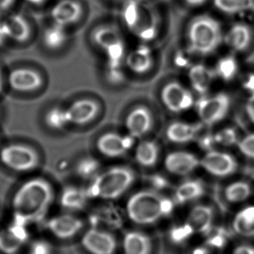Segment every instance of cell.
<instances>
[{"label": "cell", "mask_w": 254, "mask_h": 254, "mask_svg": "<svg viewBox=\"0 0 254 254\" xmlns=\"http://www.w3.org/2000/svg\"><path fill=\"white\" fill-rule=\"evenodd\" d=\"M0 220H1V216H0Z\"/></svg>", "instance_id": "cell-55"}, {"label": "cell", "mask_w": 254, "mask_h": 254, "mask_svg": "<svg viewBox=\"0 0 254 254\" xmlns=\"http://www.w3.org/2000/svg\"><path fill=\"white\" fill-rule=\"evenodd\" d=\"M7 39L18 44L27 42L32 35V29L27 19L20 14H12L1 22Z\"/></svg>", "instance_id": "cell-19"}, {"label": "cell", "mask_w": 254, "mask_h": 254, "mask_svg": "<svg viewBox=\"0 0 254 254\" xmlns=\"http://www.w3.org/2000/svg\"><path fill=\"white\" fill-rule=\"evenodd\" d=\"M122 17L126 27L144 42L152 41L158 34L157 20L142 9L137 0H126Z\"/></svg>", "instance_id": "cell-5"}, {"label": "cell", "mask_w": 254, "mask_h": 254, "mask_svg": "<svg viewBox=\"0 0 254 254\" xmlns=\"http://www.w3.org/2000/svg\"><path fill=\"white\" fill-rule=\"evenodd\" d=\"M188 78L192 90L202 96L209 91L215 75L213 69L202 64H196L189 68Z\"/></svg>", "instance_id": "cell-24"}, {"label": "cell", "mask_w": 254, "mask_h": 254, "mask_svg": "<svg viewBox=\"0 0 254 254\" xmlns=\"http://www.w3.org/2000/svg\"><path fill=\"white\" fill-rule=\"evenodd\" d=\"M194 232L191 224L188 222L181 225H175L169 231V239L172 243L181 245L187 242Z\"/></svg>", "instance_id": "cell-38"}, {"label": "cell", "mask_w": 254, "mask_h": 254, "mask_svg": "<svg viewBox=\"0 0 254 254\" xmlns=\"http://www.w3.org/2000/svg\"><path fill=\"white\" fill-rule=\"evenodd\" d=\"M154 124V116L151 110L145 105H137L132 108L125 120L127 134L135 139L148 135L152 130Z\"/></svg>", "instance_id": "cell-10"}, {"label": "cell", "mask_w": 254, "mask_h": 254, "mask_svg": "<svg viewBox=\"0 0 254 254\" xmlns=\"http://www.w3.org/2000/svg\"><path fill=\"white\" fill-rule=\"evenodd\" d=\"M252 193V187L245 181H238L229 184L224 194L227 202L233 203H241L249 198Z\"/></svg>", "instance_id": "cell-33"}, {"label": "cell", "mask_w": 254, "mask_h": 254, "mask_svg": "<svg viewBox=\"0 0 254 254\" xmlns=\"http://www.w3.org/2000/svg\"><path fill=\"white\" fill-rule=\"evenodd\" d=\"M46 124L54 130H62L69 126L66 108L55 106L50 108L44 117Z\"/></svg>", "instance_id": "cell-36"}, {"label": "cell", "mask_w": 254, "mask_h": 254, "mask_svg": "<svg viewBox=\"0 0 254 254\" xmlns=\"http://www.w3.org/2000/svg\"><path fill=\"white\" fill-rule=\"evenodd\" d=\"M161 101L166 109L173 114H181L194 106V95L181 83L169 81L161 90Z\"/></svg>", "instance_id": "cell-8"}, {"label": "cell", "mask_w": 254, "mask_h": 254, "mask_svg": "<svg viewBox=\"0 0 254 254\" xmlns=\"http://www.w3.org/2000/svg\"><path fill=\"white\" fill-rule=\"evenodd\" d=\"M68 41L66 28L53 23L44 32L43 42L49 50H58L64 47Z\"/></svg>", "instance_id": "cell-31"}, {"label": "cell", "mask_w": 254, "mask_h": 254, "mask_svg": "<svg viewBox=\"0 0 254 254\" xmlns=\"http://www.w3.org/2000/svg\"><path fill=\"white\" fill-rule=\"evenodd\" d=\"M147 183L151 186V190L158 191L166 190L170 187L169 180L160 174H153L145 177Z\"/></svg>", "instance_id": "cell-42"}, {"label": "cell", "mask_w": 254, "mask_h": 254, "mask_svg": "<svg viewBox=\"0 0 254 254\" xmlns=\"http://www.w3.org/2000/svg\"><path fill=\"white\" fill-rule=\"evenodd\" d=\"M233 231L245 238H254V205L239 211L233 223Z\"/></svg>", "instance_id": "cell-30"}, {"label": "cell", "mask_w": 254, "mask_h": 254, "mask_svg": "<svg viewBox=\"0 0 254 254\" xmlns=\"http://www.w3.org/2000/svg\"><path fill=\"white\" fill-rule=\"evenodd\" d=\"M54 199V190L44 178H32L22 184L12 198L14 221L27 226L42 219Z\"/></svg>", "instance_id": "cell-1"}, {"label": "cell", "mask_w": 254, "mask_h": 254, "mask_svg": "<svg viewBox=\"0 0 254 254\" xmlns=\"http://www.w3.org/2000/svg\"><path fill=\"white\" fill-rule=\"evenodd\" d=\"M100 111L99 104L91 99H81L66 108L69 125L81 126L89 124L97 117Z\"/></svg>", "instance_id": "cell-16"}, {"label": "cell", "mask_w": 254, "mask_h": 254, "mask_svg": "<svg viewBox=\"0 0 254 254\" xmlns=\"http://www.w3.org/2000/svg\"><path fill=\"white\" fill-rule=\"evenodd\" d=\"M252 11H253V12H254V8H253Z\"/></svg>", "instance_id": "cell-54"}, {"label": "cell", "mask_w": 254, "mask_h": 254, "mask_svg": "<svg viewBox=\"0 0 254 254\" xmlns=\"http://www.w3.org/2000/svg\"><path fill=\"white\" fill-rule=\"evenodd\" d=\"M100 163L94 157H86L81 159L75 166V172L83 180L93 181L99 174Z\"/></svg>", "instance_id": "cell-37"}, {"label": "cell", "mask_w": 254, "mask_h": 254, "mask_svg": "<svg viewBox=\"0 0 254 254\" xmlns=\"http://www.w3.org/2000/svg\"><path fill=\"white\" fill-rule=\"evenodd\" d=\"M49 232L61 240H68L80 233L84 222L81 218L70 214L56 215L47 221Z\"/></svg>", "instance_id": "cell-15"}, {"label": "cell", "mask_w": 254, "mask_h": 254, "mask_svg": "<svg viewBox=\"0 0 254 254\" xmlns=\"http://www.w3.org/2000/svg\"><path fill=\"white\" fill-rule=\"evenodd\" d=\"M29 254H53V247L48 241L37 239L31 244Z\"/></svg>", "instance_id": "cell-43"}, {"label": "cell", "mask_w": 254, "mask_h": 254, "mask_svg": "<svg viewBox=\"0 0 254 254\" xmlns=\"http://www.w3.org/2000/svg\"><path fill=\"white\" fill-rule=\"evenodd\" d=\"M0 161L14 172H30L40 164V157L36 151L24 144L13 143L5 145L0 151Z\"/></svg>", "instance_id": "cell-6"}, {"label": "cell", "mask_w": 254, "mask_h": 254, "mask_svg": "<svg viewBox=\"0 0 254 254\" xmlns=\"http://www.w3.org/2000/svg\"><path fill=\"white\" fill-rule=\"evenodd\" d=\"M125 63L133 73L143 75L152 69L154 59L151 49L146 45H141L126 54Z\"/></svg>", "instance_id": "cell-22"}, {"label": "cell", "mask_w": 254, "mask_h": 254, "mask_svg": "<svg viewBox=\"0 0 254 254\" xmlns=\"http://www.w3.org/2000/svg\"><path fill=\"white\" fill-rule=\"evenodd\" d=\"M90 223L93 228H99L102 224L111 228H120L123 225V219L115 208L106 207L93 213L90 216Z\"/></svg>", "instance_id": "cell-32"}, {"label": "cell", "mask_w": 254, "mask_h": 254, "mask_svg": "<svg viewBox=\"0 0 254 254\" xmlns=\"http://www.w3.org/2000/svg\"><path fill=\"white\" fill-rule=\"evenodd\" d=\"M218 11L227 14H238L252 11L254 0H213Z\"/></svg>", "instance_id": "cell-35"}, {"label": "cell", "mask_w": 254, "mask_h": 254, "mask_svg": "<svg viewBox=\"0 0 254 254\" xmlns=\"http://www.w3.org/2000/svg\"><path fill=\"white\" fill-rule=\"evenodd\" d=\"M81 245L90 254H114L117 249V240L112 233L93 227L84 233Z\"/></svg>", "instance_id": "cell-12"}, {"label": "cell", "mask_w": 254, "mask_h": 254, "mask_svg": "<svg viewBox=\"0 0 254 254\" xmlns=\"http://www.w3.org/2000/svg\"><path fill=\"white\" fill-rule=\"evenodd\" d=\"M203 125L187 122H173L166 128V136L169 142L175 144H187L197 140Z\"/></svg>", "instance_id": "cell-20"}, {"label": "cell", "mask_w": 254, "mask_h": 254, "mask_svg": "<svg viewBox=\"0 0 254 254\" xmlns=\"http://www.w3.org/2000/svg\"><path fill=\"white\" fill-rule=\"evenodd\" d=\"M16 0H0V14L6 12L12 8Z\"/></svg>", "instance_id": "cell-47"}, {"label": "cell", "mask_w": 254, "mask_h": 254, "mask_svg": "<svg viewBox=\"0 0 254 254\" xmlns=\"http://www.w3.org/2000/svg\"><path fill=\"white\" fill-rule=\"evenodd\" d=\"M90 197L87 189L76 186H68L62 190L60 204L64 209L70 211H80L87 206Z\"/></svg>", "instance_id": "cell-26"}, {"label": "cell", "mask_w": 254, "mask_h": 254, "mask_svg": "<svg viewBox=\"0 0 254 254\" xmlns=\"http://www.w3.org/2000/svg\"><path fill=\"white\" fill-rule=\"evenodd\" d=\"M230 96L224 93L204 95L194 103L200 123L206 127H212L223 121L230 111Z\"/></svg>", "instance_id": "cell-7"}, {"label": "cell", "mask_w": 254, "mask_h": 254, "mask_svg": "<svg viewBox=\"0 0 254 254\" xmlns=\"http://www.w3.org/2000/svg\"><path fill=\"white\" fill-rule=\"evenodd\" d=\"M233 254H254V246L248 244L239 245L233 251Z\"/></svg>", "instance_id": "cell-46"}, {"label": "cell", "mask_w": 254, "mask_h": 254, "mask_svg": "<svg viewBox=\"0 0 254 254\" xmlns=\"http://www.w3.org/2000/svg\"><path fill=\"white\" fill-rule=\"evenodd\" d=\"M192 254H209V251L207 248L199 247L193 251Z\"/></svg>", "instance_id": "cell-50"}, {"label": "cell", "mask_w": 254, "mask_h": 254, "mask_svg": "<svg viewBox=\"0 0 254 254\" xmlns=\"http://www.w3.org/2000/svg\"><path fill=\"white\" fill-rule=\"evenodd\" d=\"M8 41L5 33H4L3 29H2V25L0 23V46L3 45L5 41Z\"/></svg>", "instance_id": "cell-51"}, {"label": "cell", "mask_w": 254, "mask_h": 254, "mask_svg": "<svg viewBox=\"0 0 254 254\" xmlns=\"http://www.w3.org/2000/svg\"><path fill=\"white\" fill-rule=\"evenodd\" d=\"M245 110L248 120L254 125V94L250 95L247 99Z\"/></svg>", "instance_id": "cell-45"}, {"label": "cell", "mask_w": 254, "mask_h": 254, "mask_svg": "<svg viewBox=\"0 0 254 254\" xmlns=\"http://www.w3.org/2000/svg\"><path fill=\"white\" fill-rule=\"evenodd\" d=\"M160 156V146L156 141L145 139L138 144L135 159L139 166L151 168L155 166Z\"/></svg>", "instance_id": "cell-29"}, {"label": "cell", "mask_w": 254, "mask_h": 254, "mask_svg": "<svg viewBox=\"0 0 254 254\" xmlns=\"http://www.w3.org/2000/svg\"><path fill=\"white\" fill-rule=\"evenodd\" d=\"M230 233L226 229L223 227L214 228L211 230L210 233L207 235L206 244L209 248L221 249L224 248L228 242L230 238Z\"/></svg>", "instance_id": "cell-39"}, {"label": "cell", "mask_w": 254, "mask_h": 254, "mask_svg": "<svg viewBox=\"0 0 254 254\" xmlns=\"http://www.w3.org/2000/svg\"><path fill=\"white\" fill-rule=\"evenodd\" d=\"M214 134H215L217 145H220L221 146L230 147L235 145H237L240 139L237 130L232 127H224Z\"/></svg>", "instance_id": "cell-40"}, {"label": "cell", "mask_w": 254, "mask_h": 254, "mask_svg": "<svg viewBox=\"0 0 254 254\" xmlns=\"http://www.w3.org/2000/svg\"><path fill=\"white\" fill-rule=\"evenodd\" d=\"M189 51L197 56H206L218 50L224 38L221 25L214 17L206 14L197 16L187 28Z\"/></svg>", "instance_id": "cell-3"}, {"label": "cell", "mask_w": 254, "mask_h": 254, "mask_svg": "<svg viewBox=\"0 0 254 254\" xmlns=\"http://www.w3.org/2000/svg\"><path fill=\"white\" fill-rule=\"evenodd\" d=\"M253 40L251 28L245 23H236L224 35L223 41L235 53H243L250 47Z\"/></svg>", "instance_id": "cell-21"}, {"label": "cell", "mask_w": 254, "mask_h": 254, "mask_svg": "<svg viewBox=\"0 0 254 254\" xmlns=\"http://www.w3.org/2000/svg\"><path fill=\"white\" fill-rule=\"evenodd\" d=\"M199 146L205 151H210L214 150V147L217 145L215 139V134L212 133H205L199 135L197 140Z\"/></svg>", "instance_id": "cell-44"}, {"label": "cell", "mask_w": 254, "mask_h": 254, "mask_svg": "<svg viewBox=\"0 0 254 254\" xmlns=\"http://www.w3.org/2000/svg\"><path fill=\"white\" fill-rule=\"evenodd\" d=\"M175 203V200L161 195L158 191L142 190L129 199L127 215L136 224L149 225L172 214Z\"/></svg>", "instance_id": "cell-2"}, {"label": "cell", "mask_w": 254, "mask_h": 254, "mask_svg": "<svg viewBox=\"0 0 254 254\" xmlns=\"http://www.w3.org/2000/svg\"><path fill=\"white\" fill-rule=\"evenodd\" d=\"M27 226L14 222L0 230V252L3 254H17L29 242Z\"/></svg>", "instance_id": "cell-13"}, {"label": "cell", "mask_w": 254, "mask_h": 254, "mask_svg": "<svg viewBox=\"0 0 254 254\" xmlns=\"http://www.w3.org/2000/svg\"><path fill=\"white\" fill-rule=\"evenodd\" d=\"M213 70L217 78L224 81H230L237 75L239 64L234 56H224L218 61Z\"/></svg>", "instance_id": "cell-34"}, {"label": "cell", "mask_w": 254, "mask_h": 254, "mask_svg": "<svg viewBox=\"0 0 254 254\" xmlns=\"http://www.w3.org/2000/svg\"><path fill=\"white\" fill-rule=\"evenodd\" d=\"M136 174L128 166H117L99 173L91 181L87 191L90 198L115 200L129 190Z\"/></svg>", "instance_id": "cell-4"}, {"label": "cell", "mask_w": 254, "mask_h": 254, "mask_svg": "<svg viewBox=\"0 0 254 254\" xmlns=\"http://www.w3.org/2000/svg\"><path fill=\"white\" fill-rule=\"evenodd\" d=\"M164 165L166 170L170 173L185 176L194 172L200 166V160L192 153L177 151L166 156Z\"/></svg>", "instance_id": "cell-18"}, {"label": "cell", "mask_w": 254, "mask_h": 254, "mask_svg": "<svg viewBox=\"0 0 254 254\" xmlns=\"http://www.w3.org/2000/svg\"><path fill=\"white\" fill-rule=\"evenodd\" d=\"M206 187L200 180H189L177 187L175 191V202L179 204L188 203L200 198L204 194Z\"/></svg>", "instance_id": "cell-28"}, {"label": "cell", "mask_w": 254, "mask_h": 254, "mask_svg": "<svg viewBox=\"0 0 254 254\" xmlns=\"http://www.w3.org/2000/svg\"><path fill=\"white\" fill-rule=\"evenodd\" d=\"M26 1L32 5H41L47 2V0H26Z\"/></svg>", "instance_id": "cell-52"}, {"label": "cell", "mask_w": 254, "mask_h": 254, "mask_svg": "<svg viewBox=\"0 0 254 254\" xmlns=\"http://www.w3.org/2000/svg\"><path fill=\"white\" fill-rule=\"evenodd\" d=\"M157 254H178L176 252L171 249V248H168L166 245L163 244H160V247H159L158 251H157Z\"/></svg>", "instance_id": "cell-48"}, {"label": "cell", "mask_w": 254, "mask_h": 254, "mask_svg": "<svg viewBox=\"0 0 254 254\" xmlns=\"http://www.w3.org/2000/svg\"><path fill=\"white\" fill-rule=\"evenodd\" d=\"M242 155L254 160V133H250L240 138L237 144Z\"/></svg>", "instance_id": "cell-41"}, {"label": "cell", "mask_w": 254, "mask_h": 254, "mask_svg": "<svg viewBox=\"0 0 254 254\" xmlns=\"http://www.w3.org/2000/svg\"><path fill=\"white\" fill-rule=\"evenodd\" d=\"M215 211L209 205L198 204L194 206L189 214V224L194 231L207 236L213 229Z\"/></svg>", "instance_id": "cell-25"}, {"label": "cell", "mask_w": 254, "mask_h": 254, "mask_svg": "<svg viewBox=\"0 0 254 254\" xmlns=\"http://www.w3.org/2000/svg\"><path fill=\"white\" fill-rule=\"evenodd\" d=\"M4 89V78L2 70L0 69V94L2 93Z\"/></svg>", "instance_id": "cell-53"}, {"label": "cell", "mask_w": 254, "mask_h": 254, "mask_svg": "<svg viewBox=\"0 0 254 254\" xmlns=\"http://www.w3.org/2000/svg\"><path fill=\"white\" fill-rule=\"evenodd\" d=\"M152 241L149 236L139 231L127 232L123 239L125 254H151Z\"/></svg>", "instance_id": "cell-27"}, {"label": "cell", "mask_w": 254, "mask_h": 254, "mask_svg": "<svg viewBox=\"0 0 254 254\" xmlns=\"http://www.w3.org/2000/svg\"><path fill=\"white\" fill-rule=\"evenodd\" d=\"M91 38L95 45L105 54L125 44L121 34L112 25L98 26L92 32Z\"/></svg>", "instance_id": "cell-23"}, {"label": "cell", "mask_w": 254, "mask_h": 254, "mask_svg": "<svg viewBox=\"0 0 254 254\" xmlns=\"http://www.w3.org/2000/svg\"><path fill=\"white\" fill-rule=\"evenodd\" d=\"M82 4L78 0H60L51 9L53 23L66 28L78 23L83 15Z\"/></svg>", "instance_id": "cell-17"}, {"label": "cell", "mask_w": 254, "mask_h": 254, "mask_svg": "<svg viewBox=\"0 0 254 254\" xmlns=\"http://www.w3.org/2000/svg\"><path fill=\"white\" fill-rule=\"evenodd\" d=\"M200 166L213 176L226 178L236 173L238 162L228 153L212 150L202 157Z\"/></svg>", "instance_id": "cell-9"}, {"label": "cell", "mask_w": 254, "mask_h": 254, "mask_svg": "<svg viewBox=\"0 0 254 254\" xmlns=\"http://www.w3.org/2000/svg\"><path fill=\"white\" fill-rule=\"evenodd\" d=\"M43 83L44 80L41 74L32 68H16L8 74V85L19 93L36 91L42 87Z\"/></svg>", "instance_id": "cell-14"}, {"label": "cell", "mask_w": 254, "mask_h": 254, "mask_svg": "<svg viewBox=\"0 0 254 254\" xmlns=\"http://www.w3.org/2000/svg\"><path fill=\"white\" fill-rule=\"evenodd\" d=\"M134 138L117 132H107L96 141V148L100 154L110 158L123 157L134 144Z\"/></svg>", "instance_id": "cell-11"}, {"label": "cell", "mask_w": 254, "mask_h": 254, "mask_svg": "<svg viewBox=\"0 0 254 254\" xmlns=\"http://www.w3.org/2000/svg\"><path fill=\"white\" fill-rule=\"evenodd\" d=\"M187 5L192 7L200 6L206 2V0H184Z\"/></svg>", "instance_id": "cell-49"}]
</instances>
